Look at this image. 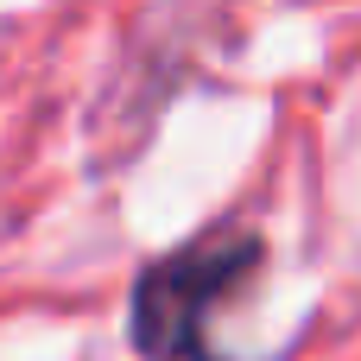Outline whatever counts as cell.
Instances as JSON below:
<instances>
[{"instance_id":"cell-1","label":"cell","mask_w":361,"mask_h":361,"mask_svg":"<svg viewBox=\"0 0 361 361\" xmlns=\"http://www.w3.org/2000/svg\"><path fill=\"white\" fill-rule=\"evenodd\" d=\"M260 267V235L216 228L165 260H152L133 286L127 336L140 361H228L209 343V311Z\"/></svg>"}]
</instances>
